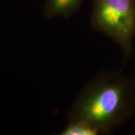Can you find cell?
<instances>
[{
	"instance_id": "obj_2",
	"label": "cell",
	"mask_w": 135,
	"mask_h": 135,
	"mask_svg": "<svg viewBox=\"0 0 135 135\" xmlns=\"http://www.w3.org/2000/svg\"><path fill=\"white\" fill-rule=\"evenodd\" d=\"M90 26L119 47L125 61L133 54L135 0H92Z\"/></svg>"
},
{
	"instance_id": "obj_3",
	"label": "cell",
	"mask_w": 135,
	"mask_h": 135,
	"mask_svg": "<svg viewBox=\"0 0 135 135\" xmlns=\"http://www.w3.org/2000/svg\"><path fill=\"white\" fill-rule=\"evenodd\" d=\"M84 0H44L43 15L48 20L68 19L74 15Z\"/></svg>"
},
{
	"instance_id": "obj_1",
	"label": "cell",
	"mask_w": 135,
	"mask_h": 135,
	"mask_svg": "<svg viewBox=\"0 0 135 135\" xmlns=\"http://www.w3.org/2000/svg\"><path fill=\"white\" fill-rule=\"evenodd\" d=\"M135 115V80L121 71H104L83 86L68 117L84 119L110 134Z\"/></svg>"
},
{
	"instance_id": "obj_4",
	"label": "cell",
	"mask_w": 135,
	"mask_h": 135,
	"mask_svg": "<svg viewBox=\"0 0 135 135\" xmlns=\"http://www.w3.org/2000/svg\"><path fill=\"white\" fill-rule=\"evenodd\" d=\"M60 135H100L96 128L84 119L68 117L65 127L59 131Z\"/></svg>"
}]
</instances>
